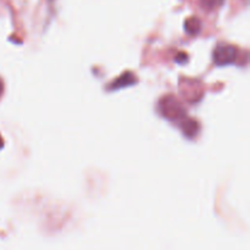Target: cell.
<instances>
[{
  "label": "cell",
  "mask_w": 250,
  "mask_h": 250,
  "mask_svg": "<svg viewBox=\"0 0 250 250\" xmlns=\"http://www.w3.org/2000/svg\"><path fill=\"white\" fill-rule=\"evenodd\" d=\"M237 54H238V50L236 49V46L222 44L215 49L214 61L216 65L220 66L229 65V63L234 62V60L237 59Z\"/></svg>",
  "instance_id": "1"
},
{
  "label": "cell",
  "mask_w": 250,
  "mask_h": 250,
  "mask_svg": "<svg viewBox=\"0 0 250 250\" xmlns=\"http://www.w3.org/2000/svg\"><path fill=\"white\" fill-rule=\"evenodd\" d=\"M161 110H163L165 117L171 120L180 119L182 117V115H185V110L175 98H165L164 100H161Z\"/></svg>",
  "instance_id": "2"
},
{
  "label": "cell",
  "mask_w": 250,
  "mask_h": 250,
  "mask_svg": "<svg viewBox=\"0 0 250 250\" xmlns=\"http://www.w3.org/2000/svg\"><path fill=\"white\" fill-rule=\"evenodd\" d=\"M200 28H202V23L197 17H192V19L186 21V31L189 34H197L199 33Z\"/></svg>",
  "instance_id": "3"
},
{
  "label": "cell",
  "mask_w": 250,
  "mask_h": 250,
  "mask_svg": "<svg viewBox=\"0 0 250 250\" xmlns=\"http://www.w3.org/2000/svg\"><path fill=\"white\" fill-rule=\"evenodd\" d=\"M2 89H4V85H2V82H1V81H0V95H1Z\"/></svg>",
  "instance_id": "4"
},
{
  "label": "cell",
  "mask_w": 250,
  "mask_h": 250,
  "mask_svg": "<svg viewBox=\"0 0 250 250\" xmlns=\"http://www.w3.org/2000/svg\"><path fill=\"white\" fill-rule=\"evenodd\" d=\"M2 146H4V142H2L1 137H0V149H1V148H2Z\"/></svg>",
  "instance_id": "5"
}]
</instances>
